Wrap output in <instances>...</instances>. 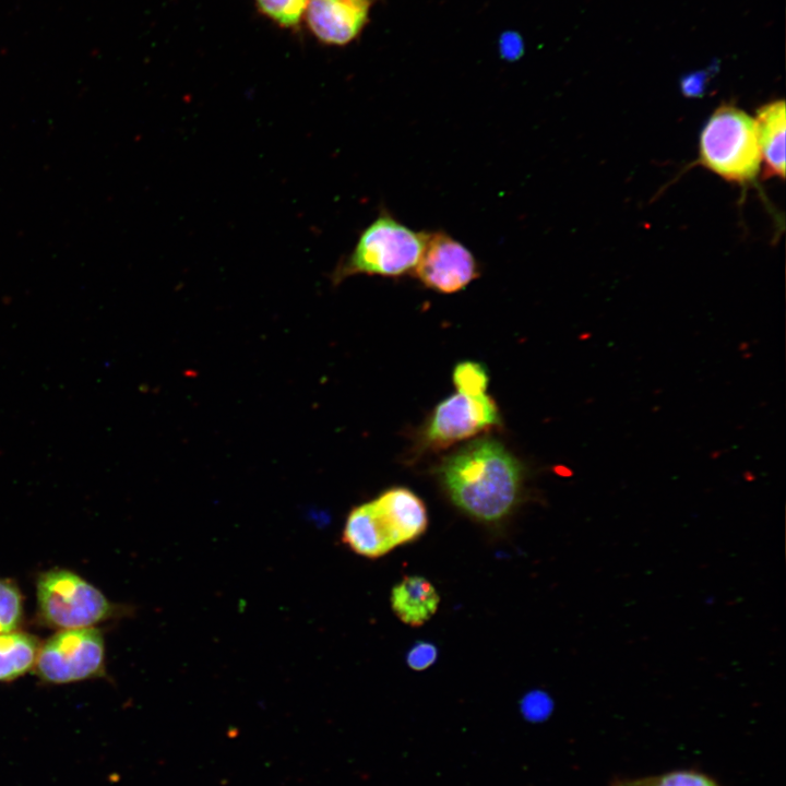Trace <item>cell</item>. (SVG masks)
Returning <instances> with one entry per match:
<instances>
[{
	"label": "cell",
	"mask_w": 786,
	"mask_h": 786,
	"mask_svg": "<svg viewBox=\"0 0 786 786\" xmlns=\"http://www.w3.org/2000/svg\"><path fill=\"white\" fill-rule=\"evenodd\" d=\"M438 474L452 502L487 523L510 514L523 486L521 463L491 438L474 440L444 457Z\"/></svg>",
	"instance_id": "cell-1"
},
{
	"label": "cell",
	"mask_w": 786,
	"mask_h": 786,
	"mask_svg": "<svg viewBox=\"0 0 786 786\" xmlns=\"http://www.w3.org/2000/svg\"><path fill=\"white\" fill-rule=\"evenodd\" d=\"M428 233L416 231L382 210L359 235L350 253L335 267L336 284L356 275L398 277L416 267Z\"/></svg>",
	"instance_id": "cell-2"
},
{
	"label": "cell",
	"mask_w": 786,
	"mask_h": 786,
	"mask_svg": "<svg viewBox=\"0 0 786 786\" xmlns=\"http://www.w3.org/2000/svg\"><path fill=\"white\" fill-rule=\"evenodd\" d=\"M699 162L729 182L754 180L761 165L755 120L736 106H719L702 129Z\"/></svg>",
	"instance_id": "cell-3"
},
{
	"label": "cell",
	"mask_w": 786,
	"mask_h": 786,
	"mask_svg": "<svg viewBox=\"0 0 786 786\" xmlns=\"http://www.w3.org/2000/svg\"><path fill=\"white\" fill-rule=\"evenodd\" d=\"M36 596L44 622L59 630L92 628L120 612L97 587L66 569L43 572Z\"/></svg>",
	"instance_id": "cell-4"
},
{
	"label": "cell",
	"mask_w": 786,
	"mask_h": 786,
	"mask_svg": "<svg viewBox=\"0 0 786 786\" xmlns=\"http://www.w3.org/2000/svg\"><path fill=\"white\" fill-rule=\"evenodd\" d=\"M34 670L44 681L70 683L105 674V643L96 628L59 630L40 644Z\"/></svg>",
	"instance_id": "cell-5"
},
{
	"label": "cell",
	"mask_w": 786,
	"mask_h": 786,
	"mask_svg": "<svg viewBox=\"0 0 786 786\" xmlns=\"http://www.w3.org/2000/svg\"><path fill=\"white\" fill-rule=\"evenodd\" d=\"M499 422V410L490 396L457 391L438 404L424 429L422 439L428 448H445Z\"/></svg>",
	"instance_id": "cell-6"
},
{
	"label": "cell",
	"mask_w": 786,
	"mask_h": 786,
	"mask_svg": "<svg viewBox=\"0 0 786 786\" xmlns=\"http://www.w3.org/2000/svg\"><path fill=\"white\" fill-rule=\"evenodd\" d=\"M413 274L426 287L450 294L465 288L479 276L474 254L444 231L428 233L422 254Z\"/></svg>",
	"instance_id": "cell-7"
},
{
	"label": "cell",
	"mask_w": 786,
	"mask_h": 786,
	"mask_svg": "<svg viewBox=\"0 0 786 786\" xmlns=\"http://www.w3.org/2000/svg\"><path fill=\"white\" fill-rule=\"evenodd\" d=\"M371 502L394 547L417 539L427 528L426 507L407 488H391Z\"/></svg>",
	"instance_id": "cell-8"
},
{
	"label": "cell",
	"mask_w": 786,
	"mask_h": 786,
	"mask_svg": "<svg viewBox=\"0 0 786 786\" xmlns=\"http://www.w3.org/2000/svg\"><path fill=\"white\" fill-rule=\"evenodd\" d=\"M369 4V0H309L308 23L322 40L345 44L364 25Z\"/></svg>",
	"instance_id": "cell-9"
},
{
	"label": "cell",
	"mask_w": 786,
	"mask_h": 786,
	"mask_svg": "<svg viewBox=\"0 0 786 786\" xmlns=\"http://www.w3.org/2000/svg\"><path fill=\"white\" fill-rule=\"evenodd\" d=\"M757 131L763 178L785 177L786 111L783 99L773 100L757 111Z\"/></svg>",
	"instance_id": "cell-10"
},
{
	"label": "cell",
	"mask_w": 786,
	"mask_h": 786,
	"mask_svg": "<svg viewBox=\"0 0 786 786\" xmlns=\"http://www.w3.org/2000/svg\"><path fill=\"white\" fill-rule=\"evenodd\" d=\"M342 540L350 550L371 559L381 557L395 548L371 501L360 504L349 512Z\"/></svg>",
	"instance_id": "cell-11"
},
{
	"label": "cell",
	"mask_w": 786,
	"mask_h": 786,
	"mask_svg": "<svg viewBox=\"0 0 786 786\" xmlns=\"http://www.w3.org/2000/svg\"><path fill=\"white\" fill-rule=\"evenodd\" d=\"M439 595L433 585L422 576H405L396 584L391 594V605L395 615L410 627L427 622L437 611Z\"/></svg>",
	"instance_id": "cell-12"
},
{
	"label": "cell",
	"mask_w": 786,
	"mask_h": 786,
	"mask_svg": "<svg viewBox=\"0 0 786 786\" xmlns=\"http://www.w3.org/2000/svg\"><path fill=\"white\" fill-rule=\"evenodd\" d=\"M39 640L27 632L0 634V682L12 681L34 669Z\"/></svg>",
	"instance_id": "cell-13"
},
{
	"label": "cell",
	"mask_w": 786,
	"mask_h": 786,
	"mask_svg": "<svg viewBox=\"0 0 786 786\" xmlns=\"http://www.w3.org/2000/svg\"><path fill=\"white\" fill-rule=\"evenodd\" d=\"M23 618V598L14 582L0 579V634L17 630Z\"/></svg>",
	"instance_id": "cell-14"
},
{
	"label": "cell",
	"mask_w": 786,
	"mask_h": 786,
	"mask_svg": "<svg viewBox=\"0 0 786 786\" xmlns=\"http://www.w3.org/2000/svg\"><path fill=\"white\" fill-rule=\"evenodd\" d=\"M453 381L458 392L479 395L486 393L489 378L486 368L479 362L462 361L454 368Z\"/></svg>",
	"instance_id": "cell-15"
},
{
	"label": "cell",
	"mask_w": 786,
	"mask_h": 786,
	"mask_svg": "<svg viewBox=\"0 0 786 786\" xmlns=\"http://www.w3.org/2000/svg\"><path fill=\"white\" fill-rule=\"evenodd\" d=\"M616 786H717L703 774L689 771L671 772L659 776L622 781Z\"/></svg>",
	"instance_id": "cell-16"
},
{
	"label": "cell",
	"mask_w": 786,
	"mask_h": 786,
	"mask_svg": "<svg viewBox=\"0 0 786 786\" xmlns=\"http://www.w3.org/2000/svg\"><path fill=\"white\" fill-rule=\"evenodd\" d=\"M309 0H258L263 12L283 25L296 24Z\"/></svg>",
	"instance_id": "cell-17"
},
{
	"label": "cell",
	"mask_w": 786,
	"mask_h": 786,
	"mask_svg": "<svg viewBox=\"0 0 786 786\" xmlns=\"http://www.w3.org/2000/svg\"><path fill=\"white\" fill-rule=\"evenodd\" d=\"M437 648L428 642H418L408 652L406 662L408 666L417 671L431 666L437 659Z\"/></svg>",
	"instance_id": "cell-18"
},
{
	"label": "cell",
	"mask_w": 786,
	"mask_h": 786,
	"mask_svg": "<svg viewBox=\"0 0 786 786\" xmlns=\"http://www.w3.org/2000/svg\"><path fill=\"white\" fill-rule=\"evenodd\" d=\"M710 78V70L696 71L683 76L680 81L681 93L687 97L704 95Z\"/></svg>",
	"instance_id": "cell-19"
},
{
	"label": "cell",
	"mask_w": 786,
	"mask_h": 786,
	"mask_svg": "<svg viewBox=\"0 0 786 786\" xmlns=\"http://www.w3.org/2000/svg\"><path fill=\"white\" fill-rule=\"evenodd\" d=\"M523 712L532 719H540L550 711V701L543 692H532L523 700Z\"/></svg>",
	"instance_id": "cell-20"
},
{
	"label": "cell",
	"mask_w": 786,
	"mask_h": 786,
	"mask_svg": "<svg viewBox=\"0 0 786 786\" xmlns=\"http://www.w3.org/2000/svg\"><path fill=\"white\" fill-rule=\"evenodd\" d=\"M499 50L505 60L519 59L524 52V43L520 34L510 31L503 33L499 40Z\"/></svg>",
	"instance_id": "cell-21"
}]
</instances>
